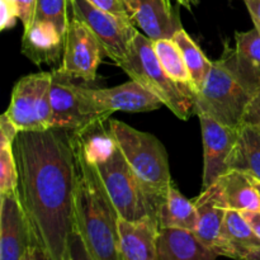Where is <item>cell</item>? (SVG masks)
<instances>
[{
    "mask_svg": "<svg viewBox=\"0 0 260 260\" xmlns=\"http://www.w3.org/2000/svg\"><path fill=\"white\" fill-rule=\"evenodd\" d=\"M18 196L35 244L50 260H68L76 229L78 167L73 132L51 128L19 132L13 142Z\"/></svg>",
    "mask_w": 260,
    "mask_h": 260,
    "instance_id": "cell-1",
    "label": "cell"
},
{
    "mask_svg": "<svg viewBox=\"0 0 260 260\" xmlns=\"http://www.w3.org/2000/svg\"><path fill=\"white\" fill-rule=\"evenodd\" d=\"M78 178L75 190L76 229L94 260H124L121 250L119 215L107 193L95 165L73 132Z\"/></svg>",
    "mask_w": 260,
    "mask_h": 260,
    "instance_id": "cell-2",
    "label": "cell"
},
{
    "mask_svg": "<svg viewBox=\"0 0 260 260\" xmlns=\"http://www.w3.org/2000/svg\"><path fill=\"white\" fill-rule=\"evenodd\" d=\"M74 134L95 165L119 217L127 221H139L150 216L156 220L154 206L112 136L108 121L99 119L83 131Z\"/></svg>",
    "mask_w": 260,
    "mask_h": 260,
    "instance_id": "cell-3",
    "label": "cell"
},
{
    "mask_svg": "<svg viewBox=\"0 0 260 260\" xmlns=\"http://www.w3.org/2000/svg\"><path fill=\"white\" fill-rule=\"evenodd\" d=\"M112 136L136 174L155 212L167 198L170 185L169 159L164 145L149 132L139 131L117 119H108Z\"/></svg>",
    "mask_w": 260,
    "mask_h": 260,
    "instance_id": "cell-4",
    "label": "cell"
},
{
    "mask_svg": "<svg viewBox=\"0 0 260 260\" xmlns=\"http://www.w3.org/2000/svg\"><path fill=\"white\" fill-rule=\"evenodd\" d=\"M234 66L230 50L212 62L205 85L194 94L196 114H207L231 128H240L244 116L255 95Z\"/></svg>",
    "mask_w": 260,
    "mask_h": 260,
    "instance_id": "cell-5",
    "label": "cell"
},
{
    "mask_svg": "<svg viewBox=\"0 0 260 260\" xmlns=\"http://www.w3.org/2000/svg\"><path fill=\"white\" fill-rule=\"evenodd\" d=\"M119 68L142 86L151 91L179 119L187 121L194 109V91L173 80L159 62L151 38L137 32L126 60Z\"/></svg>",
    "mask_w": 260,
    "mask_h": 260,
    "instance_id": "cell-6",
    "label": "cell"
},
{
    "mask_svg": "<svg viewBox=\"0 0 260 260\" xmlns=\"http://www.w3.org/2000/svg\"><path fill=\"white\" fill-rule=\"evenodd\" d=\"M51 84L52 71L29 74L17 81L5 114L18 132L52 128Z\"/></svg>",
    "mask_w": 260,
    "mask_h": 260,
    "instance_id": "cell-7",
    "label": "cell"
},
{
    "mask_svg": "<svg viewBox=\"0 0 260 260\" xmlns=\"http://www.w3.org/2000/svg\"><path fill=\"white\" fill-rule=\"evenodd\" d=\"M70 7L73 17L78 18L93 33L104 55L117 65L126 60L139 32L131 18L104 12L88 0H70Z\"/></svg>",
    "mask_w": 260,
    "mask_h": 260,
    "instance_id": "cell-8",
    "label": "cell"
},
{
    "mask_svg": "<svg viewBox=\"0 0 260 260\" xmlns=\"http://www.w3.org/2000/svg\"><path fill=\"white\" fill-rule=\"evenodd\" d=\"M79 94L86 113L96 119H108L114 112H151L164 106L156 95L132 79L108 89L79 85Z\"/></svg>",
    "mask_w": 260,
    "mask_h": 260,
    "instance_id": "cell-9",
    "label": "cell"
},
{
    "mask_svg": "<svg viewBox=\"0 0 260 260\" xmlns=\"http://www.w3.org/2000/svg\"><path fill=\"white\" fill-rule=\"evenodd\" d=\"M102 52L101 45L88 27L78 18H70L62 58L57 70L73 79H83L90 83L96 78Z\"/></svg>",
    "mask_w": 260,
    "mask_h": 260,
    "instance_id": "cell-10",
    "label": "cell"
},
{
    "mask_svg": "<svg viewBox=\"0 0 260 260\" xmlns=\"http://www.w3.org/2000/svg\"><path fill=\"white\" fill-rule=\"evenodd\" d=\"M202 129V189L211 187L229 170L231 155L239 139V128H231L207 114H197Z\"/></svg>",
    "mask_w": 260,
    "mask_h": 260,
    "instance_id": "cell-11",
    "label": "cell"
},
{
    "mask_svg": "<svg viewBox=\"0 0 260 260\" xmlns=\"http://www.w3.org/2000/svg\"><path fill=\"white\" fill-rule=\"evenodd\" d=\"M71 79L57 69L52 70L50 89L52 128L79 132L99 119L86 113L79 94V85L74 84Z\"/></svg>",
    "mask_w": 260,
    "mask_h": 260,
    "instance_id": "cell-12",
    "label": "cell"
},
{
    "mask_svg": "<svg viewBox=\"0 0 260 260\" xmlns=\"http://www.w3.org/2000/svg\"><path fill=\"white\" fill-rule=\"evenodd\" d=\"M0 260H22L35 244L18 190L0 194Z\"/></svg>",
    "mask_w": 260,
    "mask_h": 260,
    "instance_id": "cell-13",
    "label": "cell"
},
{
    "mask_svg": "<svg viewBox=\"0 0 260 260\" xmlns=\"http://www.w3.org/2000/svg\"><path fill=\"white\" fill-rule=\"evenodd\" d=\"M129 18L152 41L172 38L182 27L170 0H124Z\"/></svg>",
    "mask_w": 260,
    "mask_h": 260,
    "instance_id": "cell-14",
    "label": "cell"
},
{
    "mask_svg": "<svg viewBox=\"0 0 260 260\" xmlns=\"http://www.w3.org/2000/svg\"><path fill=\"white\" fill-rule=\"evenodd\" d=\"M119 240L124 260H159V225L154 217L127 221L119 217Z\"/></svg>",
    "mask_w": 260,
    "mask_h": 260,
    "instance_id": "cell-15",
    "label": "cell"
},
{
    "mask_svg": "<svg viewBox=\"0 0 260 260\" xmlns=\"http://www.w3.org/2000/svg\"><path fill=\"white\" fill-rule=\"evenodd\" d=\"M65 36L53 23L36 20L24 29L20 51L36 65L55 63L62 58Z\"/></svg>",
    "mask_w": 260,
    "mask_h": 260,
    "instance_id": "cell-16",
    "label": "cell"
},
{
    "mask_svg": "<svg viewBox=\"0 0 260 260\" xmlns=\"http://www.w3.org/2000/svg\"><path fill=\"white\" fill-rule=\"evenodd\" d=\"M193 202L198 216L194 235L201 243L212 249L218 255L221 231L229 208L221 197L217 185L213 183L211 187L202 189L201 194Z\"/></svg>",
    "mask_w": 260,
    "mask_h": 260,
    "instance_id": "cell-17",
    "label": "cell"
},
{
    "mask_svg": "<svg viewBox=\"0 0 260 260\" xmlns=\"http://www.w3.org/2000/svg\"><path fill=\"white\" fill-rule=\"evenodd\" d=\"M159 260H216L217 254L182 229H159Z\"/></svg>",
    "mask_w": 260,
    "mask_h": 260,
    "instance_id": "cell-18",
    "label": "cell"
},
{
    "mask_svg": "<svg viewBox=\"0 0 260 260\" xmlns=\"http://www.w3.org/2000/svg\"><path fill=\"white\" fill-rule=\"evenodd\" d=\"M260 246L258 238L240 211L228 210L221 231L218 255L241 260L249 251Z\"/></svg>",
    "mask_w": 260,
    "mask_h": 260,
    "instance_id": "cell-19",
    "label": "cell"
},
{
    "mask_svg": "<svg viewBox=\"0 0 260 260\" xmlns=\"http://www.w3.org/2000/svg\"><path fill=\"white\" fill-rule=\"evenodd\" d=\"M229 210L260 211V192L254 177L241 170H228L215 183Z\"/></svg>",
    "mask_w": 260,
    "mask_h": 260,
    "instance_id": "cell-20",
    "label": "cell"
},
{
    "mask_svg": "<svg viewBox=\"0 0 260 260\" xmlns=\"http://www.w3.org/2000/svg\"><path fill=\"white\" fill-rule=\"evenodd\" d=\"M235 47H229L236 71L244 83L256 93L260 90V32L255 27L235 33Z\"/></svg>",
    "mask_w": 260,
    "mask_h": 260,
    "instance_id": "cell-21",
    "label": "cell"
},
{
    "mask_svg": "<svg viewBox=\"0 0 260 260\" xmlns=\"http://www.w3.org/2000/svg\"><path fill=\"white\" fill-rule=\"evenodd\" d=\"M197 220L194 202L185 198L173 183L167 198L157 208L156 221L159 229H182L194 233Z\"/></svg>",
    "mask_w": 260,
    "mask_h": 260,
    "instance_id": "cell-22",
    "label": "cell"
},
{
    "mask_svg": "<svg viewBox=\"0 0 260 260\" xmlns=\"http://www.w3.org/2000/svg\"><path fill=\"white\" fill-rule=\"evenodd\" d=\"M235 169L250 174L260 182V127L243 123L239 139L229 162V170Z\"/></svg>",
    "mask_w": 260,
    "mask_h": 260,
    "instance_id": "cell-23",
    "label": "cell"
},
{
    "mask_svg": "<svg viewBox=\"0 0 260 260\" xmlns=\"http://www.w3.org/2000/svg\"><path fill=\"white\" fill-rule=\"evenodd\" d=\"M172 38L177 42L182 51L183 57L187 63L188 70H189L190 79H192L193 89L197 93L203 88L208 75H210V71L212 69V61L208 60L205 52L201 50L194 40L185 32L184 28L177 30Z\"/></svg>",
    "mask_w": 260,
    "mask_h": 260,
    "instance_id": "cell-24",
    "label": "cell"
},
{
    "mask_svg": "<svg viewBox=\"0 0 260 260\" xmlns=\"http://www.w3.org/2000/svg\"><path fill=\"white\" fill-rule=\"evenodd\" d=\"M152 43H154L159 62L161 63L162 69L167 71L168 75L177 83L183 84L194 91L189 70L177 42L173 38H161V40L152 41Z\"/></svg>",
    "mask_w": 260,
    "mask_h": 260,
    "instance_id": "cell-25",
    "label": "cell"
},
{
    "mask_svg": "<svg viewBox=\"0 0 260 260\" xmlns=\"http://www.w3.org/2000/svg\"><path fill=\"white\" fill-rule=\"evenodd\" d=\"M69 5H70V0H36V9L32 22L47 20V22L53 23L57 29L63 36H66L69 23H70V18L68 14Z\"/></svg>",
    "mask_w": 260,
    "mask_h": 260,
    "instance_id": "cell-26",
    "label": "cell"
},
{
    "mask_svg": "<svg viewBox=\"0 0 260 260\" xmlns=\"http://www.w3.org/2000/svg\"><path fill=\"white\" fill-rule=\"evenodd\" d=\"M18 190V168L13 144L0 141V194Z\"/></svg>",
    "mask_w": 260,
    "mask_h": 260,
    "instance_id": "cell-27",
    "label": "cell"
},
{
    "mask_svg": "<svg viewBox=\"0 0 260 260\" xmlns=\"http://www.w3.org/2000/svg\"><path fill=\"white\" fill-rule=\"evenodd\" d=\"M68 260H94L86 249L78 229H75L69 241Z\"/></svg>",
    "mask_w": 260,
    "mask_h": 260,
    "instance_id": "cell-28",
    "label": "cell"
},
{
    "mask_svg": "<svg viewBox=\"0 0 260 260\" xmlns=\"http://www.w3.org/2000/svg\"><path fill=\"white\" fill-rule=\"evenodd\" d=\"M0 12H2V19H0L2 30L14 27L17 19H19L15 5L10 0H0Z\"/></svg>",
    "mask_w": 260,
    "mask_h": 260,
    "instance_id": "cell-29",
    "label": "cell"
},
{
    "mask_svg": "<svg viewBox=\"0 0 260 260\" xmlns=\"http://www.w3.org/2000/svg\"><path fill=\"white\" fill-rule=\"evenodd\" d=\"M15 5L18 12V18L23 23L24 29L29 27V24L33 20L36 9V0H10Z\"/></svg>",
    "mask_w": 260,
    "mask_h": 260,
    "instance_id": "cell-30",
    "label": "cell"
},
{
    "mask_svg": "<svg viewBox=\"0 0 260 260\" xmlns=\"http://www.w3.org/2000/svg\"><path fill=\"white\" fill-rule=\"evenodd\" d=\"M88 2L104 12L121 15V17H129L124 0H88Z\"/></svg>",
    "mask_w": 260,
    "mask_h": 260,
    "instance_id": "cell-31",
    "label": "cell"
},
{
    "mask_svg": "<svg viewBox=\"0 0 260 260\" xmlns=\"http://www.w3.org/2000/svg\"><path fill=\"white\" fill-rule=\"evenodd\" d=\"M244 123L256 124L260 127V90L256 91L246 109L245 116H244Z\"/></svg>",
    "mask_w": 260,
    "mask_h": 260,
    "instance_id": "cell-32",
    "label": "cell"
},
{
    "mask_svg": "<svg viewBox=\"0 0 260 260\" xmlns=\"http://www.w3.org/2000/svg\"><path fill=\"white\" fill-rule=\"evenodd\" d=\"M249 10L254 27L260 32V0H243Z\"/></svg>",
    "mask_w": 260,
    "mask_h": 260,
    "instance_id": "cell-33",
    "label": "cell"
},
{
    "mask_svg": "<svg viewBox=\"0 0 260 260\" xmlns=\"http://www.w3.org/2000/svg\"><path fill=\"white\" fill-rule=\"evenodd\" d=\"M241 213L260 239V211H244Z\"/></svg>",
    "mask_w": 260,
    "mask_h": 260,
    "instance_id": "cell-34",
    "label": "cell"
},
{
    "mask_svg": "<svg viewBox=\"0 0 260 260\" xmlns=\"http://www.w3.org/2000/svg\"><path fill=\"white\" fill-rule=\"evenodd\" d=\"M22 260H50L48 256L46 255L45 251L37 245V244H32L29 248L27 249V251L23 255Z\"/></svg>",
    "mask_w": 260,
    "mask_h": 260,
    "instance_id": "cell-35",
    "label": "cell"
},
{
    "mask_svg": "<svg viewBox=\"0 0 260 260\" xmlns=\"http://www.w3.org/2000/svg\"><path fill=\"white\" fill-rule=\"evenodd\" d=\"M241 260H260V246L259 248L254 249V250L249 251Z\"/></svg>",
    "mask_w": 260,
    "mask_h": 260,
    "instance_id": "cell-36",
    "label": "cell"
},
{
    "mask_svg": "<svg viewBox=\"0 0 260 260\" xmlns=\"http://www.w3.org/2000/svg\"><path fill=\"white\" fill-rule=\"evenodd\" d=\"M177 2L179 3L180 5H183L185 9L190 10L192 9V7H194V5H197L198 3H200V0H177Z\"/></svg>",
    "mask_w": 260,
    "mask_h": 260,
    "instance_id": "cell-37",
    "label": "cell"
},
{
    "mask_svg": "<svg viewBox=\"0 0 260 260\" xmlns=\"http://www.w3.org/2000/svg\"><path fill=\"white\" fill-rule=\"evenodd\" d=\"M254 182H255V185H256V188H258V190L260 192V182L259 180H256L255 178H254Z\"/></svg>",
    "mask_w": 260,
    "mask_h": 260,
    "instance_id": "cell-38",
    "label": "cell"
}]
</instances>
